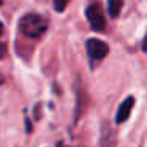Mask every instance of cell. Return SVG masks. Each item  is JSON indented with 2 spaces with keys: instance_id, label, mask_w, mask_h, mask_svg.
Segmentation results:
<instances>
[{
  "instance_id": "1",
  "label": "cell",
  "mask_w": 147,
  "mask_h": 147,
  "mask_svg": "<svg viewBox=\"0 0 147 147\" xmlns=\"http://www.w3.org/2000/svg\"><path fill=\"white\" fill-rule=\"evenodd\" d=\"M19 30L22 35L29 36V38H38L48 30V21L41 14H26L19 21Z\"/></svg>"
},
{
  "instance_id": "2",
  "label": "cell",
  "mask_w": 147,
  "mask_h": 147,
  "mask_svg": "<svg viewBox=\"0 0 147 147\" xmlns=\"http://www.w3.org/2000/svg\"><path fill=\"white\" fill-rule=\"evenodd\" d=\"M86 49H87V55H89L92 65H95L96 62H101L106 55L109 54V46L108 43L101 41L98 38H90L86 41Z\"/></svg>"
},
{
  "instance_id": "3",
  "label": "cell",
  "mask_w": 147,
  "mask_h": 147,
  "mask_svg": "<svg viewBox=\"0 0 147 147\" xmlns=\"http://www.w3.org/2000/svg\"><path fill=\"white\" fill-rule=\"evenodd\" d=\"M86 18L89 26L92 27V30L95 32H103L106 29V21H105V14H103L101 5L93 2L92 5H89L86 10Z\"/></svg>"
},
{
  "instance_id": "4",
  "label": "cell",
  "mask_w": 147,
  "mask_h": 147,
  "mask_svg": "<svg viewBox=\"0 0 147 147\" xmlns=\"http://www.w3.org/2000/svg\"><path fill=\"white\" fill-rule=\"evenodd\" d=\"M134 106V98L133 96H127V100H123L120 106L117 109V114H115V123H123L131 114V109Z\"/></svg>"
},
{
  "instance_id": "5",
  "label": "cell",
  "mask_w": 147,
  "mask_h": 147,
  "mask_svg": "<svg viewBox=\"0 0 147 147\" xmlns=\"http://www.w3.org/2000/svg\"><path fill=\"white\" fill-rule=\"evenodd\" d=\"M100 146L101 147H115V134H114V131L109 128L108 123H105V127H103Z\"/></svg>"
},
{
  "instance_id": "6",
  "label": "cell",
  "mask_w": 147,
  "mask_h": 147,
  "mask_svg": "<svg viewBox=\"0 0 147 147\" xmlns=\"http://www.w3.org/2000/svg\"><path fill=\"white\" fill-rule=\"evenodd\" d=\"M123 7V0H108V11L111 18H117Z\"/></svg>"
},
{
  "instance_id": "7",
  "label": "cell",
  "mask_w": 147,
  "mask_h": 147,
  "mask_svg": "<svg viewBox=\"0 0 147 147\" xmlns=\"http://www.w3.org/2000/svg\"><path fill=\"white\" fill-rule=\"evenodd\" d=\"M68 2H70V0H54V8H55V11H57V13L65 11Z\"/></svg>"
},
{
  "instance_id": "8",
  "label": "cell",
  "mask_w": 147,
  "mask_h": 147,
  "mask_svg": "<svg viewBox=\"0 0 147 147\" xmlns=\"http://www.w3.org/2000/svg\"><path fill=\"white\" fill-rule=\"evenodd\" d=\"M5 55H7V46L0 43V59H3Z\"/></svg>"
},
{
  "instance_id": "9",
  "label": "cell",
  "mask_w": 147,
  "mask_h": 147,
  "mask_svg": "<svg viewBox=\"0 0 147 147\" xmlns=\"http://www.w3.org/2000/svg\"><path fill=\"white\" fill-rule=\"evenodd\" d=\"M142 51L147 52V33H146V36H144V41H142Z\"/></svg>"
},
{
  "instance_id": "10",
  "label": "cell",
  "mask_w": 147,
  "mask_h": 147,
  "mask_svg": "<svg viewBox=\"0 0 147 147\" xmlns=\"http://www.w3.org/2000/svg\"><path fill=\"white\" fill-rule=\"evenodd\" d=\"M2 33H3V24L0 22V35H2Z\"/></svg>"
},
{
  "instance_id": "11",
  "label": "cell",
  "mask_w": 147,
  "mask_h": 147,
  "mask_svg": "<svg viewBox=\"0 0 147 147\" xmlns=\"http://www.w3.org/2000/svg\"><path fill=\"white\" fill-rule=\"evenodd\" d=\"M3 81H5V79H3L2 76H0V86H2V82H3Z\"/></svg>"
}]
</instances>
